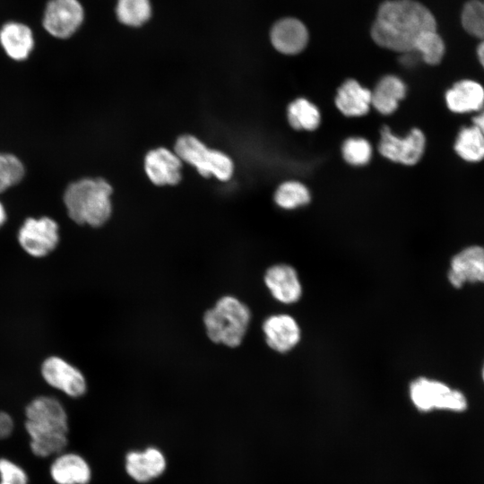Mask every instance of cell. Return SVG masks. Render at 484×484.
<instances>
[{
    "mask_svg": "<svg viewBox=\"0 0 484 484\" xmlns=\"http://www.w3.org/2000/svg\"><path fill=\"white\" fill-rule=\"evenodd\" d=\"M436 30V22L424 4L415 0H388L378 11L371 29L374 41L390 50L413 52L417 39Z\"/></svg>",
    "mask_w": 484,
    "mask_h": 484,
    "instance_id": "cell-1",
    "label": "cell"
},
{
    "mask_svg": "<svg viewBox=\"0 0 484 484\" xmlns=\"http://www.w3.org/2000/svg\"><path fill=\"white\" fill-rule=\"evenodd\" d=\"M111 186L102 178H82L70 184L64 194L67 214L77 224L103 225L110 217Z\"/></svg>",
    "mask_w": 484,
    "mask_h": 484,
    "instance_id": "cell-2",
    "label": "cell"
},
{
    "mask_svg": "<svg viewBox=\"0 0 484 484\" xmlns=\"http://www.w3.org/2000/svg\"><path fill=\"white\" fill-rule=\"evenodd\" d=\"M251 313L246 304L235 297L220 298L203 315L210 340L228 347L238 346L247 331Z\"/></svg>",
    "mask_w": 484,
    "mask_h": 484,
    "instance_id": "cell-3",
    "label": "cell"
},
{
    "mask_svg": "<svg viewBox=\"0 0 484 484\" xmlns=\"http://www.w3.org/2000/svg\"><path fill=\"white\" fill-rule=\"evenodd\" d=\"M175 153L196 168L203 177L213 176L220 180H229L233 173V162L225 153L207 148L192 135L180 136L175 144Z\"/></svg>",
    "mask_w": 484,
    "mask_h": 484,
    "instance_id": "cell-4",
    "label": "cell"
},
{
    "mask_svg": "<svg viewBox=\"0 0 484 484\" xmlns=\"http://www.w3.org/2000/svg\"><path fill=\"white\" fill-rule=\"evenodd\" d=\"M24 412V428L28 435L69 433L67 412L56 397L38 396L27 404Z\"/></svg>",
    "mask_w": 484,
    "mask_h": 484,
    "instance_id": "cell-5",
    "label": "cell"
},
{
    "mask_svg": "<svg viewBox=\"0 0 484 484\" xmlns=\"http://www.w3.org/2000/svg\"><path fill=\"white\" fill-rule=\"evenodd\" d=\"M413 404L421 411L434 409L463 411L467 408L464 394L437 380L419 377L410 385Z\"/></svg>",
    "mask_w": 484,
    "mask_h": 484,
    "instance_id": "cell-6",
    "label": "cell"
},
{
    "mask_svg": "<svg viewBox=\"0 0 484 484\" xmlns=\"http://www.w3.org/2000/svg\"><path fill=\"white\" fill-rule=\"evenodd\" d=\"M59 241L58 224L49 217L28 218L18 232L21 247L30 256L40 258L49 255Z\"/></svg>",
    "mask_w": 484,
    "mask_h": 484,
    "instance_id": "cell-7",
    "label": "cell"
},
{
    "mask_svg": "<svg viewBox=\"0 0 484 484\" xmlns=\"http://www.w3.org/2000/svg\"><path fill=\"white\" fill-rule=\"evenodd\" d=\"M40 371L48 385L71 398L82 397L87 391V382L83 374L61 357L47 358L42 362Z\"/></svg>",
    "mask_w": 484,
    "mask_h": 484,
    "instance_id": "cell-8",
    "label": "cell"
},
{
    "mask_svg": "<svg viewBox=\"0 0 484 484\" xmlns=\"http://www.w3.org/2000/svg\"><path fill=\"white\" fill-rule=\"evenodd\" d=\"M426 139L419 129L414 128L410 134L400 138L393 135L389 127L381 130L379 151L385 158L404 165H414L421 158L425 149Z\"/></svg>",
    "mask_w": 484,
    "mask_h": 484,
    "instance_id": "cell-9",
    "label": "cell"
},
{
    "mask_svg": "<svg viewBox=\"0 0 484 484\" xmlns=\"http://www.w3.org/2000/svg\"><path fill=\"white\" fill-rule=\"evenodd\" d=\"M167 465L166 455L156 446L131 450L125 456V471L127 476L140 484L150 483L161 477Z\"/></svg>",
    "mask_w": 484,
    "mask_h": 484,
    "instance_id": "cell-10",
    "label": "cell"
},
{
    "mask_svg": "<svg viewBox=\"0 0 484 484\" xmlns=\"http://www.w3.org/2000/svg\"><path fill=\"white\" fill-rule=\"evenodd\" d=\"M83 9L77 0H51L46 8L43 24L56 38L70 37L81 25Z\"/></svg>",
    "mask_w": 484,
    "mask_h": 484,
    "instance_id": "cell-11",
    "label": "cell"
},
{
    "mask_svg": "<svg viewBox=\"0 0 484 484\" xmlns=\"http://www.w3.org/2000/svg\"><path fill=\"white\" fill-rule=\"evenodd\" d=\"M447 277L457 289L467 282H484V246H471L457 253L451 260Z\"/></svg>",
    "mask_w": 484,
    "mask_h": 484,
    "instance_id": "cell-12",
    "label": "cell"
},
{
    "mask_svg": "<svg viewBox=\"0 0 484 484\" xmlns=\"http://www.w3.org/2000/svg\"><path fill=\"white\" fill-rule=\"evenodd\" d=\"M263 331L268 346L278 351L287 352L300 340V329L296 320L285 314L273 315L266 318Z\"/></svg>",
    "mask_w": 484,
    "mask_h": 484,
    "instance_id": "cell-13",
    "label": "cell"
},
{
    "mask_svg": "<svg viewBox=\"0 0 484 484\" xmlns=\"http://www.w3.org/2000/svg\"><path fill=\"white\" fill-rule=\"evenodd\" d=\"M56 484H89L92 471L87 460L73 452H63L56 456L49 468Z\"/></svg>",
    "mask_w": 484,
    "mask_h": 484,
    "instance_id": "cell-14",
    "label": "cell"
},
{
    "mask_svg": "<svg viewBox=\"0 0 484 484\" xmlns=\"http://www.w3.org/2000/svg\"><path fill=\"white\" fill-rule=\"evenodd\" d=\"M181 161L175 152L166 148H158L145 156V172L155 185H176L181 178Z\"/></svg>",
    "mask_w": 484,
    "mask_h": 484,
    "instance_id": "cell-15",
    "label": "cell"
},
{
    "mask_svg": "<svg viewBox=\"0 0 484 484\" xmlns=\"http://www.w3.org/2000/svg\"><path fill=\"white\" fill-rule=\"evenodd\" d=\"M264 282L273 298L281 303L292 304L301 297V283L290 265L281 264L270 267L265 272Z\"/></svg>",
    "mask_w": 484,
    "mask_h": 484,
    "instance_id": "cell-16",
    "label": "cell"
},
{
    "mask_svg": "<svg viewBox=\"0 0 484 484\" xmlns=\"http://www.w3.org/2000/svg\"><path fill=\"white\" fill-rule=\"evenodd\" d=\"M272 46L281 53L295 55L301 52L308 41L306 26L296 18L278 21L271 30Z\"/></svg>",
    "mask_w": 484,
    "mask_h": 484,
    "instance_id": "cell-17",
    "label": "cell"
},
{
    "mask_svg": "<svg viewBox=\"0 0 484 484\" xmlns=\"http://www.w3.org/2000/svg\"><path fill=\"white\" fill-rule=\"evenodd\" d=\"M447 108L454 113L477 112L484 107V88L473 80H462L455 82L445 92Z\"/></svg>",
    "mask_w": 484,
    "mask_h": 484,
    "instance_id": "cell-18",
    "label": "cell"
},
{
    "mask_svg": "<svg viewBox=\"0 0 484 484\" xmlns=\"http://www.w3.org/2000/svg\"><path fill=\"white\" fill-rule=\"evenodd\" d=\"M372 92L357 81L348 80L338 90L335 104L348 117L363 116L369 110Z\"/></svg>",
    "mask_w": 484,
    "mask_h": 484,
    "instance_id": "cell-19",
    "label": "cell"
},
{
    "mask_svg": "<svg viewBox=\"0 0 484 484\" xmlns=\"http://www.w3.org/2000/svg\"><path fill=\"white\" fill-rule=\"evenodd\" d=\"M0 43L5 53L13 59H26L33 48L31 30L24 24L10 22L0 30Z\"/></svg>",
    "mask_w": 484,
    "mask_h": 484,
    "instance_id": "cell-20",
    "label": "cell"
},
{
    "mask_svg": "<svg viewBox=\"0 0 484 484\" xmlns=\"http://www.w3.org/2000/svg\"><path fill=\"white\" fill-rule=\"evenodd\" d=\"M406 93V86L396 76L387 75L377 83L371 96V104L385 115L393 113Z\"/></svg>",
    "mask_w": 484,
    "mask_h": 484,
    "instance_id": "cell-21",
    "label": "cell"
},
{
    "mask_svg": "<svg viewBox=\"0 0 484 484\" xmlns=\"http://www.w3.org/2000/svg\"><path fill=\"white\" fill-rule=\"evenodd\" d=\"M454 150L468 162L484 160V136L473 125L462 127L455 139Z\"/></svg>",
    "mask_w": 484,
    "mask_h": 484,
    "instance_id": "cell-22",
    "label": "cell"
},
{
    "mask_svg": "<svg viewBox=\"0 0 484 484\" xmlns=\"http://www.w3.org/2000/svg\"><path fill=\"white\" fill-rule=\"evenodd\" d=\"M288 120L298 130H315L320 124L318 108L306 99H297L288 108Z\"/></svg>",
    "mask_w": 484,
    "mask_h": 484,
    "instance_id": "cell-23",
    "label": "cell"
},
{
    "mask_svg": "<svg viewBox=\"0 0 484 484\" xmlns=\"http://www.w3.org/2000/svg\"><path fill=\"white\" fill-rule=\"evenodd\" d=\"M30 451L35 456L47 458L57 455L65 451L68 445V435L64 434H31Z\"/></svg>",
    "mask_w": 484,
    "mask_h": 484,
    "instance_id": "cell-24",
    "label": "cell"
},
{
    "mask_svg": "<svg viewBox=\"0 0 484 484\" xmlns=\"http://www.w3.org/2000/svg\"><path fill=\"white\" fill-rule=\"evenodd\" d=\"M151 3L149 0H118L117 15L118 20L126 25L139 26L151 16Z\"/></svg>",
    "mask_w": 484,
    "mask_h": 484,
    "instance_id": "cell-25",
    "label": "cell"
},
{
    "mask_svg": "<svg viewBox=\"0 0 484 484\" xmlns=\"http://www.w3.org/2000/svg\"><path fill=\"white\" fill-rule=\"evenodd\" d=\"M445 43L436 30L422 33L414 44L413 52L419 53L428 65H437L445 54Z\"/></svg>",
    "mask_w": 484,
    "mask_h": 484,
    "instance_id": "cell-26",
    "label": "cell"
},
{
    "mask_svg": "<svg viewBox=\"0 0 484 484\" xmlns=\"http://www.w3.org/2000/svg\"><path fill=\"white\" fill-rule=\"evenodd\" d=\"M274 199L284 209H293L307 203L310 195L307 188L298 182H285L277 189Z\"/></svg>",
    "mask_w": 484,
    "mask_h": 484,
    "instance_id": "cell-27",
    "label": "cell"
},
{
    "mask_svg": "<svg viewBox=\"0 0 484 484\" xmlns=\"http://www.w3.org/2000/svg\"><path fill=\"white\" fill-rule=\"evenodd\" d=\"M24 173V167L20 159L13 154L0 153V193L17 185Z\"/></svg>",
    "mask_w": 484,
    "mask_h": 484,
    "instance_id": "cell-28",
    "label": "cell"
},
{
    "mask_svg": "<svg viewBox=\"0 0 484 484\" xmlns=\"http://www.w3.org/2000/svg\"><path fill=\"white\" fill-rule=\"evenodd\" d=\"M343 158L351 165L360 166L367 163L372 155L369 143L363 138L347 139L342 146Z\"/></svg>",
    "mask_w": 484,
    "mask_h": 484,
    "instance_id": "cell-29",
    "label": "cell"
},
{
    "mask_svg": "<svg viewBox=\"0 0 484 484\" xmlns=\"http://www.w3.org/2000/svg\"><path fill=\"white\" fill-rule=\"evenodd\" d=\"M0 484H29V476L16 462L0 458Z\"/></svg>",
    "mask_w": 484,
    "mask_h": 484,
    "instance_id": "cell-30",
    "label": "cell"
},
{
    "mask_svg": "<svg viewBox=\"0 0 484 484\" xmlns=\"http://www.w3.org/2000/svg\"><path fill=\"white\" fill-rule=\"evenodd\" d=\"M14 429V421L12 416L0 411V440L9 437Z\"/></svg>",
    "mask_w": 484,
    "mask_h": 484,
    "instance_id": "cell-31",
    "label": "cell"
},
{
    "mask_svg": "<svg viewBox=\"0 0 484 484\" xmlns=\"http://www.w3.org/2000/svg\"><path fill=\"white\" fill-rule=\"evenodd\" d=\"M472 125L477 127L484 136V108L480 110L479 113L472 118Z\"/></svg>",
    "mask_w": 484,
    "mask_h": 484,
    "instance_id": "cell-32",
    "label": "cell"
},
{
    "mask_svg": "<svg viewBox=\"0 0 484 484\" xmlns=\"http://www.w3.org/2000/svg\"><path fill=\"white\" fill-rule=\"evenodd\" d=\"M477 56L480 65L484 68V39H481L480 43L477 48Z\"/></svg>",
    "mask_w": 484,
    "mask_h": 484,
    "instance_id": "cell-33",
    "label": "cell"
},
{
    "mask_svg": "<svg viewBox=\"0 0 484 484\" xmlns=\"http://www.w3.org/2000/svg\"><path fill=\"white\" fill-rule=\"evenodd\" d=\"M5 220H6L5 210L3 204L0 203V227L5 222Z\"/></svg>",
    "mask_w": 484,
    "mask_h": 484,
    "instance_id": "cell-34",
    "label": "cell"
},
{
    "mask_svg": "<svg viewBox=\"0 0 484 484\" xmlns=\"http://www.w3.org/2000/svg\"><path fill=\"white\" fill-rule=\"evenodd\" d=\"M482 378L484 380V367H483V369H482Z\"/></svg>",
    "mask_w": 484,
    "mask_h": 484,
    "instance_id": "cell-35",
    "label": "cell"
}]
</instances>
